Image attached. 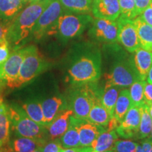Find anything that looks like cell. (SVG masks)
Listing matches in <instances>:
<instances>
[{"label": "cell", "mask_w": 152, "mask_h": 152, "mask_svg": "<svg viewBox=\"0 0 152 152\" xmlns=\"http://www.w3.org/2000/svg\"><path fill=\"white\" fill-rule=\"evenodd\" d=\"M52 1L38 0L30 2L11 22L7 39L14 49L21 48L32 37L36 23Z\"/></svg>", "instance_id": "obj_1"}, {"label": "cell", "mask_w": 152, "mask_h": 152, "mask_svg": "<svg viewBox=\"0 0 152 152\" xmlns=\"http://www.w3.org/2000/svg\"><path fill=\"white\" fill-rule=\"evenodd\" d=\"M102 71V57L96 50H85L73 58L66 81L73 86L96 83Z\"/></svg>", "instance_id": "obj_2"}, {"label": "cell", "mask_w": 152, "mask_h": 152, "mask_svg": "<svg viewBox=\"0 0 152 152\" xmlns=\"http://www.w3.org/2000/svg\"><path fill=\"white\" fill-rule=\"evenodd\" d=\"M11 125L17 136L47 140L46 127L33 121L26 113L22 106L12 104L7 106Z\"/></svg>", "instance_id": "obj_3"}, {"label": "cell", "mask_w": 152, "mask_h": 152, "mask_svg": "<svg viewBox=\"0 0 152 152\" xmlns=\"http://www.w3.org/2000/svg\"><path fill=\"white\" fill-rule=\"evenodd\" d=\"M49 67V63L41 56L37 47H27V52L16 81L10 88H18L30 83Z\"/></svg>", "instance_id": "obj_4"}, {"label": "cell", "mask_w": 152, "mask_h": 152, "mask_svg": "<svg viewBox=\"0 0 152 152\" xmlns=\"http://www.w3.org/2000/svg\"><path fill=\"white\" fill-rule=\"evenodd\" d=\"M95 83H88L75 86L70 96V109L73 115L79 119L87 120L95 99L102 94V90L96 87Z\"/></svg>", "instance_id": "obj_5"}, {"label": "cell", "mask_w": 152, "mask_h": 152, "mask_svg": "<svg viewBox=\"0 0 152 152\" xmlns=\"http://www.w3.org/2000/svg\"><path fill=\"white\" fill-rule=\"evenodd\" d=\"M139 80L141 78L137 71L134 60L132 58H125L115 62L111 71L106 74L104 87H128Z\"/></svg>", "instance_id": "obj_6"}, {"label": "cell", "mask_w": 152, "mask_h": 152, "mask_svg": "<svg viewBox=\"0 0 152 152\" xmlns=\"http://www.w3.org/2000/svg\"><path fill=\"white\" fill-rule=\"evenodd\" d=\"M92 21L89 14H62L56 23L57 35L61 40L68 41L80 35Z\"/></svg>", "instance_id": "obj_7"}, {"label": "cell", "mask_w": 152, "mask_h": 152, "mask_svg": "<svg viewBox=\"0 0 152 152\" xmlns=\"http://www.w3.org/2000/svg\"><path fill=\"white\" fill-rule=\"evenodd\" d=\"M64 8L58 0H52L42 13L33 28L32 37L39 40L56 28L59 17L63 14Z\"/></svg>", "instance_id": "obj_8"}, {"label": "cell", "mask_w": 152, "mask_h": 152, "mask_svg": "<svg viewBox=\"0 0 152 152\" xmlns=\"http://www.w3.org/2000/svg\"><path fill=\"white\" fill-rule=\"evenodd\" d=\"M118 27L115 20L95 18L92 22L89 34L95 40L105 43H114L118 41Z\"/></svg>", "instance_id": "obj_9"}, {"label": "cell", "mask_w": 152, "mask_h": 152, "mask_svg": "<svg viewBox=\"0 0 152 152\" xmlns=\"http://www.w3.org/2000/svg\"><path fill=\"white\" fill-rule=\"evenodd\" d=\"M116 22L118 27V42L130 53L134 52L140 48L137 32L133 20L118 17Z\"/></svg>", "instance_id": "obj_10"}, {"label": "cell", "mask_w": 152, "mask_h": 152, "mask_svg": "<svg viewBox=\"0 0 152 152\" xmlns=\"http://www.w3.org/2000/svg\"><path fill=\"white\" fill-rule=\"evenodd\" d=\"M140 112L139 107L132 105L118 126L115 132L120 137L125 139H138L140 124Z\"/></svg>", "instance_id": "obj_11"}, {"label": "cell", "mask_w": 152, "mask_h": 152, "mask_svg": "<svg viewBox=\"0 0 152 152\" xmlns=\"http://www.w3.org/2000/svg\"><path fill=\"white\" fill-rule=\"evenodd\" d=\"M79 132L80 147L90 146L106 129L105 127L95 124L88 120L79 119L73 116Z\"/></svg>", "instance_id": "obj_12"}, {"label": "cell", "mask_w": 152, "mask_h": 152, "mask_svg": "<svg viewBox=\"0 0 152 152\" xmlns=\"http://www.w3.org/2000/svg\"><path fill=\"white\" fill-rule=\"evenodd\" d=\"M27 52V47L14 49L9 55V58L4 67L3 80L7 81L8 87H10L18 77L22 63Z\"/></svg>", "instance_id": "obj_13"}, {"label": "cell", "mask_w": 152, "mask_h": 152, "mask_svg": "<svg viewBox=\"0 0 152 152\" xmlns=\"http://www.w3.org/2000/svg\"><path fill=\"white\" fill-rule=\"evenodd\" d=\"M92 12L95 18L116 20L121 14L119 0H93Z\"/></svg>", "instance_id": "obj_14"}, {"label": "cell", "mask_w": 152, "mask_h": 152, "mask_svg": "<svg viewBox=\"0 0 152 152\" xmlns=\"http://www.w3.org/2000/svg\"><path fill=\"white\" fill-rule=\"evenodd\" d=\"M46 127L63 111L68 109L66 99L62 96H54L41 102Z\"/></svg>", "instance_id": "obj_15"}, {"label": "cell", "mask_w": 152, "mask_h": 152, "mask_svg": "<svg viewBox=\"0 0 152 152\" xmlns=\"http://www.w3.org/2000/svg\"><path fill=\"white\" fill-rule=\"evenodd\" d=\"M118 138L115 130H106L90 146L76 149L78 152H103L112 149Z\"/></svg>", "instance_id": "obj_16"}, {"label": "cell", "mask_w": 152, "mask_h": 152, "mask_svg": "<svg viewBox=\"0 0 152 152\" xmlns=\"http://www.w3.org/2000/svg\"><path fill=\"white\" fill-rule=\"evenodd\" d=\"M72 115H73V110L68 108L47 125L46 128L50 140L59 139L65 133L69 126Z\"/></svg>", "instance_id": "obj_17"}, {"label": "cell", "mask_w": 152, "mask_h": 152, "mask_svg": "<svg viewBox=\"0 0 152 152\" xmlns=\"http://www.w3.org/2000/svg\"><path fill=\"white\" fill-rule=\"evenodd\" d=\"M17 137H18L9 141L5 149L6 152H32L42 147L47 142V140H45Z\"/></svg>", "instance_id": "obj_18"}, {"label": "cell", "mask_w": 152, "mask_h": 152, "mask_svg": "<svg viewBox=\"0 0 152 152\" xmlns=\"http://www.w3.org/2000/svg\"><path fill=\"white\" fill-rule=\"evenodd\" d=\"M27 3L28 0H0V21L10 23Z\"/></svg>", "instance_id": "obj_19"}, {"label": "cell", "mask_w": 152, "mask_h": 152, "mask_svg": "<svg viewBox=\"0 0 152 152\" xmlns=\"http://www.w3.org/2000/svg\"><path fill=\"white\" fill-rule=\"evenodd\" d=\"M134 52L135 53L133 60L137 71L141 80H146L150 68L152 66V52L145 50L141 47L137 49Z\"/></svg>", "instance_id": "obj_20"}, {"label": "cell", "mask_w": 152, "mask_h": 152, "mask_svg": "<svg viewBox=\"0 0 152 152\" xmlns=\"http://www.w3.org/2000/svg\"><path fill=\"white\" fill-rule=\"evenodd\" d=\"M11 121L8 108L0 102V149L4 151L10 141Z\"/></svg>", "instance_id": "obj_21"}, {"label": "cell", "mask_w": 152, "mask_h": 152, "mask_svg": "<svg viewBox=\"0 0 152 152\" xmlns=\"http://www.w3.org/2000/svg\"><path fill=\"white\" fill-rule=\"evenodd\" d=\"M141 48L152 52V26L142 20L140 17L133 19Z\"/></svg>", "instance_id": "obj_22"}, {"label": "cell", "mask_w": 152, "mask_h": 152, "mask_svg": "<svg viewBox=\"0 0 152 152\" xmlns=\"http://www.w3.org/2000/svg\"><path fill=\"white\" fill-rule=\"evenodd\" d=\"M101 96L102 94L95 99L93 102L87 120L95 124L106 127L109 124L110 116L101 102Z\"/></svg>", "instance_id": "obj_23"}, {"label": "cell", "mask_w": 152, "mask_h": 152, "mask_svg": "<svg viewBox=\"0 0 152 152\" xmlns=\"http://www.w3.org/2000/svg\"><path fill=\"white\" fill-rule=\"evenodd\" d=\"M130 92L128 89H123L120 91L118 97L115 104L113 118L115 119L118 125L121 124L126 115L127 112L132 106Z\"/></svg>", "instance_id": "obj_24"}, {"label": "cell", "mask_w": 152, "mask_h": 152, "mask_svg": "<svg viewBox=\"0 0 152 152\" xmlns=\"http://www.w3.org/2000/svg\"><path fill=\"white\" fill-rule=\"evenodd\" d=\"M121 87L118 86H110L104 87V92L101 96V102L109 113L110 119L113 117L115 104L121 91Z\"/></svg>", "instance_id": "obj_25"}, {"label": "cell", "mask_w": 152, "mask_h": 152, "mask_svg": "<svg viewBox=\"0 0 152 152\" xmlns=\"http://www.w3.org/2000/svg\"><path fill=\"white\" fill-rule=\"evenodd\" d=\"M73 115H72L70 120L69 126L67 130L59 138L61 144L64 149L80 147L79 132L73 121Z\"/></svg>", "instance_id": "obj_26"}, {"label": "cell", "mask_w": 152, "mask_h": 152, "mask_svg": "<svg viewBox=\"0 0 152 152\" xmlns=\"http://www.w3.org/2000/svg\"><path fill=\"white\" fill-rule=\"evenodd\" d=\"M66 10L76 14H89L92 11L93 0H58Z\"/></svg>", "instance_id": "obj_27"}, {"label": "cell", "mask_w": 152, "mask_h": 152, "mask_svg": "<svg viewBox=\"0 0 152 152\" xmlns=\"http://www.w3.org/2000/svg\"><path fill=\"white\" fill-rule=\"evenodd\" d=\"M23 109L33 121L39 125L46 127L41 102L38 100L28 101L22 105Z\"/></svg>", "instance_id": "obj_28"}, {"label": "cell", "mask_w": 152, "mask_h": 152, "mask_svg": "<svg viewBox=\"0 0 152 152\" xmlns=\"http://www.w3.org/2000/svg\"><path fill=\"white\" fill-rule=\"evenodd\" d=\"M140 112V124L138 139H145L149 136L152 129V118L149 112V106L143 104L139 107Z\"/></svg>", "instance_id": "obj_29"}, {"label": "cell", "mask_w": 152, "mask_h": 152, "mask_svg": "<svg viewBox=\"0 0 152 152\" xmlns=\"http://www.w3.org/2000/svg\"><path fill=\"white\" fill-rule=\"evenodd\" d=\"M146 83L145 80H139L130 86L129 92L132 105L140 107L144 104V90Z\"/></svg>", "instance_id": "obj_30"}, {"label": "cell", "mask_w": 152, "mask_h": 152, "mask_svg": "<svg viewBox=\"0 0 152 152\" xmlns=\"http://www.w3.org/2000/svg\"><path fill=\"white\" fill-rule=\"evenodd\" d=\"M121 18L133 20L134 16L135 1L134 0H119Z\"/></svg>", "instance_id": "obj_31"}, {"label": "cell", "mask_w": 152, "mask_h": 152, "mask_svg": "<svg viewBox=\"0 0 152 152\" xmlns=\"http://www.w3.org/2000/svg\"><path fill=\"white\" fill-rule=\"evenodd\" d=\"M137 143L129 140H117L112 150L115 152H136Z\"/></svg>", "instance_id": "obj_32"}, {"label": "cell", "mask_w": 152, "mask_h": 152, "mask_svg": "<svg viewBox=\"0 0 152 152\" xmlns=\"http://www.w3.org/2000/svg\"><path fill=\"white\" fill-rule=\"evenodd\" d=\"M9 46L10 45L7 38L0 41V80H3L4 67L10 55Z\"/></svg>", "instance_id": "obj_33"}, {"label": "cell", "mask_w": 152, "mask_h": 152, "mask_svg": "<svg viewBox=\"0 0 152 152\" xmlns=\"http://www.w3.org/2000/svg\"><path fill=\"white\" fill-rule=\"evenodd\" d=\"M64 149L59 139H56L47 141L42 147V152H61Z\"/></svg>", "instance_id": "obj_34"}, {"label": "cell", "mask_w": 152, "mask_h": 152, "mask_svg": "<svg viewBox=\"0 0 152 152\" xmlns=\"http://www.w3.org/2000/svg\"><path fill=\"white\" fill-rule=\"evenodd\" d=\"M135 9H134V16L135 18L141 15L144 11L149 7L152 0H134Z\"/></svg>", "instance_id": "obj_35"}, {"label": "cell", "mask_w": 152, "mask_h": 152, "mask_svg": "<svg viewBox=\"0 0 152 152\" xmlns=\"http://www.w3.org/2000/svg\"><path fill=\"white\" fill-rule=\"evenodd\" d=\"M144 104L149 106L152 104V83H146L144 90Z\"/></svg>", "instance_id": "obj_36"}, {"label": "cell", "mask_w": 152, "mask_h": 152, "mask_svg": "<svg viewBox=\"0 0 152 152\" xmlns=\"http://www.w3.org/2000/svg\"><path fill=\"white\" fill-rule=\"evenodd\" d=\"M139 17L142 20H144V22L147 23V24L152 26V1L149 7L144 11V12Z\"/></svg>", "instance_id": "obj_37"}, {"label": "cell", "mask_w": 152, "mask_h": 152, "mask_svg": "<svg viewBox=\"0 0 152 152\" xmlns=\"http://www.w3.org/2000/svg\"><path fill=\"white\" fill-rule=\"evenodd\" d=\"M10 23H9L0 21V41L7 38V35H8L9 28Z\"/></svg>", "instance_id": "obj_38"}, {"label": "cell", "mask_w": 152, "mask_h": 152, "mask_svg": "<svg viewBox=\"0 0 152 152\" xmlns=\"http://www.w3.org/2000/svg\"><path fill=\"white\" fill-rule=\"evenodd\" d=\"M147 83H152V66L149 70V74H148V76H147Z\"/></svg>", "instance_id": "obj_39"}, {"label": "cell", "mask_w": 152, "mask_h": 152, "mask_svg": "<svg viewBox=\"0 0 152 152\" xmlns=\"http://www.w3.org/2000/svg\"><path fill=\"white\" fill-rule=\"evenodd\" d=\"M61 152H78L76 148H71V149H64Z\"/></svg>", "instance_id": "obj_40"}, {"label": "cell", "mask_w": 152, "mask_h": 152, "mask_svg": "<svg viewBox=\"0 0 152 152\" xmlns=\"http://www.w3.org/2000/svg\"><path fill=\"white\" fill-rule=\"evenodd\" d=\"M148 106H149V114H150V115H151V118H152V104H150V105Z\"/></svg>", "instance_id": "obj_41"}, {"label": "cell", "mask_w": 152, "mask_h": 152, "mask_svg": "<svg viewBox=\"0 0 152 152\" xmlns=\"http://www.w3.org/2000/svg\"><path fill=\"white\" fill-rule=\"evenodd\" d=\"M32 152H42V148H39V149H36V150H35V151H33Z\"/></svg>", "instance_id": "obj_42"}, {"label": "cell", "mask_w": 152, "mask_h": 152, "mask_svg": "<svg viewBox=\"0 0 152 152\" xmlns=\"http://www.w3.org/2000/svg\"><path fill=\"white\" fill-rule=\"evenodd\" d=\"M148 138H149V139H150V140H152V129H151V133H150L149 136V137H148Z\"/></svg>", "instance_id": "obj_43"}, {"label": "cell", "mask_w": 152, "mask_h": 152, "mask_svg": "<svg viewBox=\"0 0 152 152\" xmlns=\"http://www.w3.org/2000/svg\"><path fill=\"white\" fill-rule=\"evenodd\" d=\"M103 152H115V151H114L113 150L110 149V150H107V151H103Z\"/></svg>", "instance_id": "obj_44"}, {"label": "cell", "mask_w": 152, "mask_h": 152, "mask_svg": "<svg viewBox=\"0 0 152 152\" xmlns=\"http://www.w3.org/2000/svg\"><path fill=\"white\" fill-rule=\"evenodd\" d=\"M38 1V0H28V2H33V1Z\"/></svg>", "instance_id": "obj_45"}, {"label": "cell", "mask_w": 152, "mask_h": 152, "mask_svg": "<svg viewBox=\"0 0 152 152\" xmlns=\"http://www.w3.org/2000/svg\"><path fill=\"white\" fill-rule=\"evenodd\" d=\"M0 152H3V151L1 150V149H0Z\"/></svg>", "instance_id": "obj_46"}, {"label": "cell", "mask_w": 152, "mask_h": 152, "mask_svg": "<svg viewBox=\"0 0 152 152\" xmlns=\"http://www.w3.org/2000/svg\"><path fill=\"white\" fill-rule=\"evenodd\" d=\"M151 152H152V148H151Z\"/></svg>", "instance_id": "obj_47"}]
</instances>
